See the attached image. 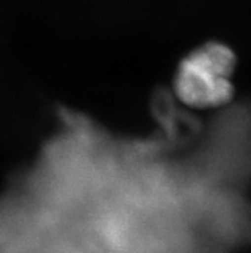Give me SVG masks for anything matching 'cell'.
Segmentation results:
<instances>
[{"label": "cell", "mask_w": 251, "mask_h": 253, "mask_svg": "<svg viewBox=\"0 0 251 253\" xmlns=\"http://www.w3.org/2000/svg\"><path fill=\"white\" fill-rule=\"evenodd\" d=\"M235 55L219 42H209L184 58L175 80L178 98L194 108H215L232 98Z\"/></svg>", "instance_id": "6da1fadb"}]
</instances>
